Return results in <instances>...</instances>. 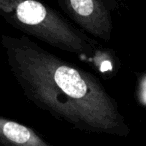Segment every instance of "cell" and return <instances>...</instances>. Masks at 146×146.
<instances>
[{"mask_svg":"<svg viewBox=\"0 0 146 146\" xmlns=\"http://www.w3.org/2000/svg\"><path fill=\"white\" fill-rule=\"evenodd\" d=\"M0 42L23 95L39 109L87 133L121 137L129 134L117 102L92 73L25 35L2 34Z\"/></svg>","mask_w":146,"mask_h":146,"instance_id":"cell-1","label":"cell"},{"mask_svg":"<svg viewBox=\"0 0 146 146\" xmlns=\"http://www.w3.org/2000/svg\"><path fill=\"white\" fill-rule=\"evenodd\" d=\"M5 22L50 46L93 60L100 51L96 42L51 7L35 0H0Z\"/></svg>","mask_w":146,"mask_h":146,"instance_id":"cell-2","label":"cell"},{"mask_svg":"<svg viewBox=\"0 0 146 146\" xmlns=\"http://www.w3.org/2000/svg\"><path fill=\"white\" fill-rule=\"evenodd\" d=\"M62 11L82 32L108 41L112 35L111 8L100 0H58Z\"/></svg>","mask_w":146,"mask_h":146,"instance_id":"cell-3","label":"cell"},{"mask_svg":"<svg viewBox=\"0 0 146 146\" xmlns=\"http://www.w3.org/2000/svg\"><path fill=\"white\" fill-rule=\"evenodd\" d=\"M0 144L4 146H53L32 128L0 116Z\"/></svg>","mask_w":146,"mask_h":146,"instance_id":"cell-4","label":"cell"},{"mask_svg":"<svg viewBox=\"0 0 146 146\" xmlns=\"http://www.w3.org/2000/svg\"><path fill=\"white\" fill-rule=\"evenodd\" d=\"M140 96L144 103H146V78L143 80L141 84V89H140Z\"/></svg>","mask_w":146,"mask_h":146,"instance_id":"cell-5","label":"cell"}]
</instances>
